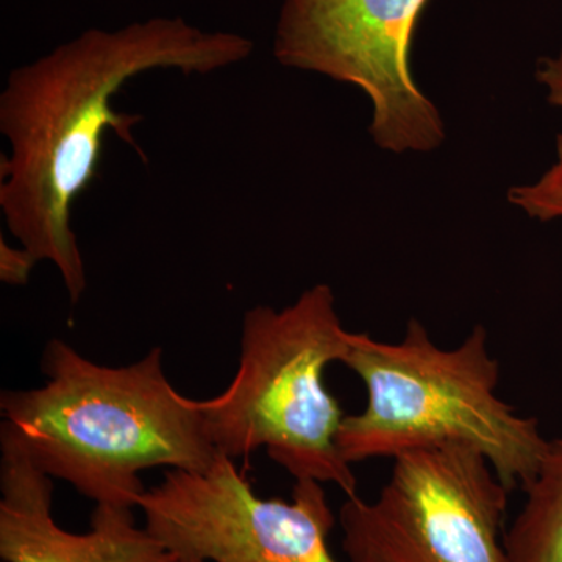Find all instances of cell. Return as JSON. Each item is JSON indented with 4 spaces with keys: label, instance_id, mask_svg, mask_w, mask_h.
I'll return each instance as SVG.
<instances>
[{
    "label": "cell",
    "instance_id": "obj_1",
    "mask_svg": "<svg viewBox=\"0 0 562 562\" xmlns=\"http://www.w3.org/2000/svg\"><path fill=\"white\" fill-rule=\"evenodd\" d=\"M251 52L254 43L238 33L154 18L121 31L91 29L11 70L0 94V132L11 149L0 162V209L21 247L58 269L70 302L87 290L72 206L98 176L106 131L147 161L133 135L143 116L117 113L114 95L147 70L205 76Z\"/></svg>",
    "mask_w": 562,
    "mask_h": 562
},
{
    "label": "cell",
    "instance_id": "obj_2",
    "mask_svg": "<svg viewBox=\"0 0 562 562\" xmlns=\"http://www.w3.org/2000/svg\"><path fill=\"white\" fill-rule=\"evenodd\" d=\"M46 382L0 394L3 424L32 461L95 505L138 508L139 473L199 471L216 460L198 401L181 395L154 347L132 364H98L63 339L40 362Z\"/></svg>",
    "mask_w": 562,
    "mask_h": 562
},
{
    "label": "cell",
    "instance_id": "obj_3",
    "mask_svg": "<svg viewBox=\"0 0 562 562\" xmlns=\"http://www.w3.org/2000/svg\"><path fill=\"white\" fill-rule=\"evenodd\" d=\"M341 364L366 391L364 408L347 414L338 436L349 464L460 443L482 453L514 491L535 479L549 450L539 422L498 395L501 364L483 325L452 349L414 319L395 342L349 331Z\"/></svg>",
    "mask_w": 562,
    "mask_h": 562
},
{
    "label": "cell",
    "instance_id": "obj_4",
    "mask_svg": "<svg viewBox=\"0 0 562 562\" xmlns=\"http://www.w3.org/2000/svg\"><path fill=\"white\" fill-rule=\"evenodd\" d=\"M347 347L349 330L328 284L281 310H247L235 379L216 397L198 401L214 449L232 460L265 449L295 482L357 495V476L338 447L347 414L325 384V371L342 362Z\"/></svg>",
    "mask_w": 562,
    "mask_h": 562
},
{
    "label": "cell",
    "instance_id": "obj_5",
    "mask_svg": "<svg viewBox=\"0 0 562 562\" xmlns=\"http://www.w3.org/2000/svg\"><path fill=\"white\" fill-rule=\"evenodd\" d=\"M372 501L339 509L350 562H508L509 490L482 453L460 443L398 454Z\"/></svg>",
    "mask_w": 562,
    "mask_h": 562
},
{
    "label": "cell",
    "instance_id": "obj_6",
    "mask_svg": "<svg viewBox=\"0 0 562 562\" xmlns=\"http://www.w3.org/2000/svg\"><path fill=\"white\" fill-rule=\"evenodd\" d=\"M427 0H283L273 55L286 68L360 88L371 136L392 154L431 151L446 139L435 103L412 70L414 27Z\"/></svg>",
    "mask_w": 562,
    "mask_h": 562
},
{
    "label": "cell",
    "instance_id": "obj_7",
    "mask_svg": "<svg viewBox=\"0 0 562 562\" xmlns=\"http://www.w3.org/2000/svg\"><path fill=\"white\" fill-rule=\"evenodd\" d=\"M138 508L180 560L339 562L328 549L336 519L324 484L297 480L291 501L261 498L227 454L199 471L169 469Z\"/></svg>",
    "mask_w": 562,
    "mask_h": 562
},
{
    "label": "cell",
    "instance_id": "obj_8",
    "mask_svg": "<svg viewBox=\"0 0 562 562\" xmlns=\"http://www.w3.org/2000/svg\"><path fill=\"white\" fill-rule=\"evenodd\" d=\"M0 557L5 562H180L138 527L133 508L95 505L91 530H63L52 517L54 484L9 425L0 427Z\"/></svg>",
    "mask_w": 562,
    "mask_h": 562
},
{
    "label": "cell",
    "instance_id": "obj_9",
    "mask_svg": "<svg viewBox=\"0 0 562 562\" xmlns=\"http://www.w3.org/2000/svg\"><path fill=\"white\" fill-rule=\"evenodd\" d=\"M505 532L508 562H562V439L550 441Z\"/></svg>",
    "mask_w": 562,
    "mask_h": 562
},
{
    "label": "cell",
    "instance_id": "obj_10",
    "mask_svg": "<svg viewBox=\"0 0 562 562\" xmlns=\"http://www.w3.org/2000/svg\"><path fill=\"white\" fill-rule=\"evenodd\" d=\"M508 201L535 220H562V133L557 138V158L535 183L514 187Z\"/></svg>",
    "mask_w": 562,
    "mask_h": 562
},
{
    "label": "cell",
    "instance_id": "obj_11",
    "mask_svg": "<svg viewBox=\"0 0 562 562\" xmlns=\"http://www.w3.org/2000/svg\"><path fill=\"white\" fill-rule=\"evenodd\" d=\"M36 258L31 251L14 249L5 239H0V279L11 286H24L31 279L32 269L36 266Z\"/></svg>",
    "mask_w": 562,
    "mask_h": 562
},
{
    "label": "cell",
    "instance_id": "obj_12",
    "mask_svg": "<svg viewBox=\"0 0 562 562\" xmlns=\"http://www.w3.org/2000/svg\"><path fill=\"white\" fill-rule=\"evenodd\" d=\"M536 79L546 90L547 101L562 109V47L557 55L543 58L539 63Z\"/></svg>",
    "mask_w": 562,
    "mask_h": 562
},
{
    "label": "cell",
    "instance_id": "obj_13",
    "mask_svg": "<svg viewBox=\"0 0 562 562\" xmlns=\"http://www.w3.org/2000/svg\"><path fill=\"white\" fill-rule=\"evenodd\" d=\"M180 562H202V561L192 560V558H183V560H180Z\"/></svg>",
    "mask_w": 562,
    "mask_h": 562
}]
</instances>
